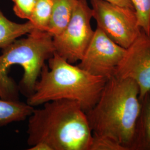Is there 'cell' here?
I'll return each mask as SVG.
<instances>
[{
    "label": "cell",
    "instance_id": "6da1fadb",
    "mask_svg": "<svg viewBox=\"0 0 150 150\" xmlns=\"http://www.w3.org/2000/svg\"><path fill=\"white\" fill-rule=\"evenodd\" d=\"M34 109L27 125V144L43 142L52 150H90L93 134L80 103L58 100Z\"/></svg>",
    "mask_w": 150,
    "mask_h": 150
},
{
    "label": "cell",
    "instance_id": "7a4b0ae2",
    "mask_svg": "<svg viewBox=\"0 0 150 150\" xmlns=\"http://www.w3.org/2000/svg\"><path fill=\"white\" fill-rule=\"evenodd\" d=\"M139 93L132 80L116 76L107 80L96 105L86 112L93 135L131 150L141 108Z\"/></svg>",
    "mask_w": 150,
    "mask_h": 150
},
{
    "label": "cell",
    "instance_id": "3957f363",
    "mask_svg": "<svg viewBox=\"0 0 150 150\" xmlns=\"http://www.w3.org/2000/svg\"><path fill=\"white\" fill-rule=\"evenodd\" d=\"M55 52L53 38L34 30L2 49L0 54V98L18 101L19 92L28 97L43 66Z\"/></svg>",
    "mask_w": 150,
    "mask_h": 150
},
{
    "label": "cell",
    "instance_id": "277c9868",
    "mask_svg": "<svg viewBox=\"0 0 150 150\" xmlns=\"http://www.w3.org/2000/svg\"><path fill=\"white\" fill-rule=\"evenodd\" d=\"M42 68L34 91L27 103L35 107L58 100L79 102L86 112L98 101L107 79L91 75L54 52Z\"/></svg>",
    "mask_w": 150,
    "mask_h": 150
},
{
    "label": "cell",
    "instance_id": "5b68a950",
    "mask_svg": "<svg viewBox=\"0 0 150 150\" xmlns=\"http://www.w3.org/2000/svg\"><path fill=\"white\" fill-rule=\"evenodd\" d=\"M90 2L97 27L115 43L127 49L139 38L142 30L134 9L104 0H90Z\"/></svg>",
    "mask_w": 150,
    "mask_h": 150
},
{
    "label": "cell",
    "instance_id": "8992f818",
    "mask_svg": "<svg viewBox=\"0 0 150 150\" xmlns=\"http://www.w3.org/2000/svg\"><path fill=\"white\" fill-rule=\"evenodd\" d=\"M91 7L86 0H78L69 23L59 35L53 38L55 52L71 64L83 57L95 31L91 26Z\"/></svg>",
    "mask_w": 150,
    "mask_h": 150
},
{
    "label": "cell",
    "instance_id": "52a82bcc",
    "mask_svg": "<svg viewBox=\"0 0 150 150\" xmlns=\"http://www.w3.org/2000/svg\"><path fill=\"white\" fill-rule=\"evenodd\" d=\"M126 49L118 45L97 27L85 54L77 66L91 75L108 80L115 76Z\"/></svg>",
    "mask_w": 150,
    "mask_h": 150
},
{
    "label": "cell",
    "instance_id": "ba28073f",
    "mask_svg": "<svg viewBox=\"0 0 150 150\" xmlns=\"http://www.w3.org/2000/svg\"><path fill=\"white\" fill-rule=\"evenodd\" d=\"M115 76L136 82L142 100L150 94V35L142 32L129 48L116 70Z\"/></svg>",
    "mask_w": 150,
    "mask_h": 150
},
{
    "label": "cell",
    "instance_id": "9c48e42d",
    "mask_svg": "<svg viewBox=\"0 0 150 150\" xmlns=\"http://www.w3.org/2000/svg\"><path fill=\"white\" fill-rule=\"evenodd\" d=\"M78 0H54L46 32L54 38L64 31L73 15Z\"/></svg>",
    "mask_w": 150,
    "mask_h": 150
},
{
    "label": "cell",
    "instance_id": "30bf717a",
    "mask_svg": "<svg viewBox=\"0 0 150 150\" xmlns=\"http://www.w3.org/2000/svg\"><path fill=\"white\" fill-rule=\"evenodd\" d=\"M141 101V111L131 150H150V94Z\"/></svg>",
    "mask_w": 150,
    "mask_h": 150
},
{
    "label": "cell",
    "instance_id": "8fae6325",
    "mask_svg": "<svg viewBox=\"0 0 150 150\" xmlns=\"http://www.w3.org/2000/svg\"><path fill=\"white\" fill-rule=\"evenodd\" d=\"M35 29L29 21L19 23L8 20L0 10V48H5L18 38Z\"/></svg>",
    "mask_w": 150,
    "mask_h": 150
},
{
    "label": "cell",
    "instance_id": "7c38bea8",
    "mask_svg": "<svg viewBox=\"0 0 150 150\" xmlns=\"http://www.w3.org/2000/svg\"><path fill=\"white\" fill-rule=\"evenodd\" d=\"M35 108L26 103L8 101L0 98V127L14 122L25 120Z\"/></svg>",
    "mask_w": 150,
    "mask_h": 150
},
{
    "label": "cell",
    "instance_id": "4fadbf2b",
    "mask_svg": "<svg viewBox=\"0 0 150 150\" xmlns=\"http://www.w3.org/2000/svg\"><path fill=\"white\" fill-rule=\"evenodd\" d=\"M54 0H36L29 21L36 30L46 31L52 15Z\"/></svg>",
    "mask_w": 150,
    "mask_h": 150
},
{
    "label": "cell",
    "instance_id": "5bb4252c",
    "mask_svg": "<svg viewBox=\"0 0 150 150\" xmlns=\"http://www.w3.org/2000/svg\"><path fill=\"white\" fill-rule=\"evenodd\" d=\"M141 30L150 35V0H132Z\"/></svg>",
    "mask_w": 150,
    "mask_h": 150
},
{
    "label": "cell",
    "instance_id": "9a60e30c",
    "mask_svg": "<svg viewBox=\"0 0 150 150\" xmlns=\"http://www.w3.org/2000/svg\"><path fill=\"white\" fill-rule=\"evenodd\" d=\"M13 10L16 16L22 19L30 20L36 0H12Z\"/></svg>",
    "mask_w": 150,
    "mask_h": 150
},
{
    "label": "cell",
    "instance_id": "2e32d148",
    "mask_svg": "<svg viewBox=\"0 0 150 150\" xmlns=\"http://www.w3.org/2000/svg\"><path fill=\"white\" fill-rule=\"evenodd\" d=\"M90 150H126L115 141L110 138L93 135Z\"/></svg>",
    "mask_w": 150,
    "mask_h": 150
},
{
    "label": "cell",
    "instance_id": "e0dca14e",
    "mask_svg": "<svg viewBox=\"0 0 150 150\" xmlns=\"http://www.w3.org/2000/svg\"><path fill=\"white\" fill-rule=\"evenodd\" d=\"M110 3L115 4L117 5L121 6L126 7H129L130 8H133L134 7L132 5V0H104Z\"/></svg>",
    "mask_w": 150,
    "mask_h": 150
},
{
    "label": "cell",
    "instance_id": "ac0fdd59",
    "mask_svg": "<svg viewBox=\"0 0 150 150\" xmlns=\"http://www.w3.org/2000/svg\"><path fill=\"white\" fill-rule=\"evenodd\" d=\"M28 150H52L51 147L47 145V144L43 142H38L36 144L33 145L31 148L28 149Z\"/></svg>",
    "mask_w": 150,
    "mask_h": 150
}]
</instances>
